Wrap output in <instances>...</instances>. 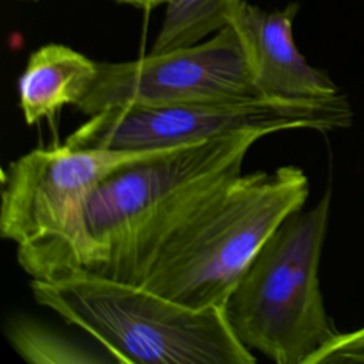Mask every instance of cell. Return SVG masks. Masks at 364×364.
I'll return each instance as SVG.
<instances>
[{
    "mask_svg": "<svg viewBox=\"0 0 364 364\" xmlns=\"http://www.w3.org/2000/svg\"><path fill=\"white\" fill-rule=\"evenodd\" d=\"M115 1L121 3V4H128L132 7L144 9V10L156 9L158 6H165V3H166V0H115Z\"/></svg>",
    "mask_w": 364,
    "mask_h": 364,
    "instance_id": "13",
    "label": "cell"
},
{
    "mask_svg": "<svg viewBox=\"0 0 364 364\" xmlns=\"http://www.w3.org/2000/svg\"><path fill=\"white\" fill-rule=\"evenodd\" d=\"M309 193L296 165L232 176L156 249L135 286L193 309L223 307L252 257Z\"/></svg>",
    "mask_w": 364,
    "mask_h": 364,
    "instance_id": "2",
    "label": "cell"
},
{
    "mask_svg": "<svg viewBox=\"0 0 364 364\" xmlns=\"http://www.w3.org/2000/svg\"><path fill=\"white\" fill-rule=\"evenodd\" d=\"M6 336L14 351L30 364H101L115 363L77 343L67 334L30 317H10Z\"/></svg>",
    "mask_w": 364,
    "mask_h": 364,
    "instance_id": "11",
    "label": "cell"
},
{
    "mask_svg": "<svg viewBox=\"0 0 364 364\" xmlns=\"http://www.w3.org/2000/svg\"><path fill=\"white\" fill-rule=\"evenodd\" d=\"M297 11V3L266 11L243 1L230 23L242 41L260 98L317 101L341 94L336 82L299 51L293 37Z\"/></svg>",
    "mask_w": 364,
    "mask_h": 364,
    "instance_id": "8",
    "label": "cell"
},
{
    "mask_svg": "<svg viewBox=\"0 0 364 364\" xmlns=\"http://www.w3.org/2000/svg\"><path fill=\"white\" fill-rule=\"evenodd\" d=\"M161 151L165 149L71 148L65 144L31 149L3 169L1 237L17 247L57 235L105 178Z\"/></svg>",
    "mask_w": 364,
    "mask_h": 364,
    "instance_id": "7",
    "label": "cell"
},
{
    "mask_svg": "<svg viewBox=\"0 0 364 364\" xmlns=\"http://www.w3.org/2000/svg\"><path fill=\"white\" fill-rule=\"evenodd\" d=\"M33 299L94 338L119 364H253L223 307L193 309L91 274L31 279Z\"/></svg>",
    "mask_w": 364,
    "mask_h": 364,
    "instance_id": "3",
    "label": "cell"
},
{
    "mask_svg": "<svg viewBox=\"0 0 364 364\" xmlns=\"http://www.w3.org/2000/svg\"><path fill=\"white\" fill-rule=\"evenodd\" d=\"M260 98L242 41L226 26L209 40L121 63H98L97 77L75 108L84 115L121 105L164 107Z\"/></svg>",
    "mask_w": 364,
    "mask_h": 364,
    "instance_id": "6",
    "label": "cell"
},
{
    "mask_svg": "<svg viewBox=\"0 0 364 364\" xmlns=\"http://www.w3.org/2000/svg\"><path fill=\"white\" fill-rule=\"evenodd\" d=\"M98 63L64 44L33 51L18 78V105L27 125L53 119L64 105L75 107L91 88Z\"/></svg>",
    "mask_w": 364,
    "mask_h": 364,
    "instance_id": "9",
    "label": "cell"
},
{
    "mask_svg": "<svg viewBox=\"0 0 364 364\" xmlns=\"http://www.w3.org/2000/svg\"><path fill=\"white\" fill-rule=\"evenodd\" d=\"M263 129L240 131L161 151L105 178L61 232L17 246L18 266L36 280L100 274L158 219L215 179L242 171Z\"/></svg>",
    "mask_w": 364,
    "mask_h": 364,
    "instance_id": "1",
    "label": "cell"
},
{
    "mask_svg": "<svg viewBox=\"0 0 364 364\" xmlns=\"http://www.w3.org/2000/svg\"><path fill=\"white\" fill-rule=\"evenodd\" d=\"M364 364V326L348 333H338L314 353L307 364Z\"/></svg>",
    "mask_w": 364,
    "mask_h": 364,
    "instance_id": "12",
    "label": "cell"
},
{
    "mask_svg": "<svg viewBox=\"0 0 364 364\" xmlns=\"http://www.w3.org/2000/svg\"><path fill=\"white\" fill-rule=\"evenodd\" d=\"M353 108L346 94L317 101L270 98L215 100L164 107H111L71 132V148L166 149L240 131L287 129L328 132L350 127Z\"/></svg>",
    "mask_w": 364,
    "mask_h": 364,
    "instance_id": "5",
    "label": "cell"
},
{
    "mask_svg": "<svg viewBox=\"0 0 364 364\" xmlns=\"http://www.w3.org/2000/svg\"><path fill=\"white\" fill-rule=\"evenodd\" d=\"M331 192L289 215L264 240L223 311L237 340L276 364H307L340 331L326 311L318 266Z\"/></svg>",
    "mask_w": 364,
    "mask_h": 364,
    "instance_id": "4",
    "label": "cell"
},
{
    "mask_svg": "<svg viewBox=\"0 0 364 364\" xmlns=\"http://www.w3.org/2000/svg\"><path fill=\"white\" fill-rule=\"evenodd\" d=\"M245 0H166L161 30L149 54H161L203 41L230 26Z\"/></svg>",
    "mask_w": 364,
    "mask_h": 364,
    "instance_id": "10",
    "label": "cell"
}]
</instances>
